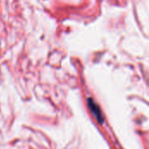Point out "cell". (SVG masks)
<instances>
[{
	"label": "cell",
	"mask_w": 149,
	"mask_h": 149,
	"mask_svg": "<svg viewBox=\"0 0 149 149\" xmlns=\"http://www.w3.org/2000/svg\"><path fill=\"white\" fill-rule=\"evenodd\" d=\"M87 104H88L89 109L91 110V112L93 113V114L94 115V117L96 118V120L99 121V123L102 124L104 122V116H103V114H102V113H101V111L100 109V107L91 98L88 99Z\"/></svg>",
	"instance_id": "obj_1"
}]
</instances>
